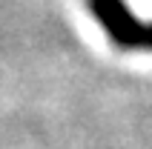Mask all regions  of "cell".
<instances>
[{
  "label": "cell",
  "instance_id": "cell-1",
  "mask_svg": "<svg viewBox=\"0 0 152 149\" xmlns=\"http://www.w3.org/2000/svg\"><path fill=\"white\" fill-rule=\"evenodd\" d=\"M86 6L118 49L152 52V23L138 20L126 0H86Z\"/></svg>",
  "mask_w": 152,
  "mask_h": 149
}]
</instances>
